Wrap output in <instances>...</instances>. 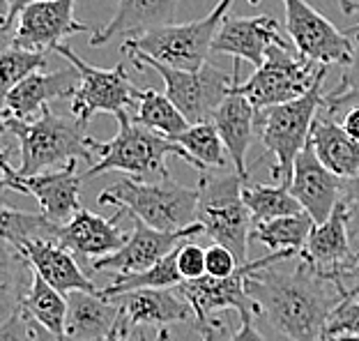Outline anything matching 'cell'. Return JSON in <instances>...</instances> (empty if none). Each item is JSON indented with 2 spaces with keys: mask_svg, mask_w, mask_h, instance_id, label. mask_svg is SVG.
<instances>
[{
  "mask_svg": "<svg viewBox=\"0 0 359 341\" xmlns=\"http://www.w3.org/2000/svg\"><path fill=\"white\" fill-rule=\"evenodd\" d=\"M341 337H359V300L355 297L341 300L325 326V341H337Z\"/></svg>",
  "mask_w": 359,
  "mask_h": 341,
  "instance_id": "cell-37",
  "label": "cell"
},
{
  "mask_svg": "<svg viewBox=\"0 0 359 341\" xmlns=\"http://www.w3.org/2000/svg\"><path fill=\"white\" fill-rule=\"evenodd\" d=\"M339 123H341V127H344L350 136H353L355 141H359V107L348 109L344 116L339 118Z\"/></svg>",
  "mask_w": 359,
  "mask_h": 341,
  "instance_id": "cell-44",
  "label": "cell"
},
{
  "mask_svg": "<svg viewBox=\"0 0 359 341\" xmlns=\"http://www.w3.org/2000/svg\"><path fill=\"white\" fill-rule=\"evenodd\" d=\"M46 53L28 51V48L7 44L0 53V86H3V97L19 86L23 79H28L35 72L46 69Z\"/></svg>",
  "mask_w": 359,
  "mask_h": 341,
  "instance_id": "cell-34",
  "label": "cell"
},
{
  "mask_svg": "<svg viewBox=\"0 0 359 341\" xmlns=\"http://www.w3.org/2000/svg\"><path fill=\"white\" fill-rule=\"evenodd\" d=\"M74 5L76 0H42V3L28 5L16 19L10 44L46 53L55 51L62 39L88 32L90 23L74 19Z\"/></svg>",
  "mask_w": 359,
  "mask_h": 341,
  "instance_id": "cell-15",
  "label": "cell"
},
{
  "mask_svg": "<svg viewBox=\"0 0 359 341\" xmlns=\"http://www.w3.org/2000/svg\"><path fill=\"white\" fill-rule=\"evenodd\" d=\"M313 224L316 222L309 213L276 217L272 222L254 226L251 229V240H258L260 245H265L272 251H290V254L299 256L302 249L306 247Z\"/></svg>",
  "mask_w": 359,
  "mask_h": 341,
  "instance_id": "cell-29",
  "label": "cell"
},
{
  "mask_svg": "<svg viewBox=\"0 0 359 341\" xmlns=\"http://www.w3.org/2000/svg\"><path fill=\"white\" fill-rule=\"evenodd\" d=\"M355 5L359 7V0H355ZM350 32H353V35H359V23H357V26H355L353 30H350Z\"/></svg>",
  "mask_w": 359,
  "mask_h": 341,
  "instance_id": "cell-48",
  "label": "cell"
},
{
  "mask_svg": "<svg viewBox=\"0 0 359 341\" xmlns=\"http://www.w3.org/2000/svg\"><path fill=\"white\" fill-rule=\"evenodd\" d=\"M205 265H208V277H215V279L231 277V274L240 267L233 251L224 245H217V242L205 249Z\"/></svg>",
  "mask_w": 359,
  "mask_h": 341,
  "instance_id": "cell-39",
  "label": "cell"
},
{
  "mask_svg": "<svg viewBox=\"0 0 359 341\" xmlns=\"http://www.w3.org/2000/svg\"><path fill=\"white\" fill-rule=\"evenodd\" d=\"M228 341H265V337L254 326V319H240V328L228 337Z\"/></svg>",
  "mask_w": 359,
  "mask_h": 341,
  "instance_id": "cell-42",
  "label": "cell"
},
{
  "mask_svg": "<svg viewBox=\"0 0 359 341\" xmlns=\"http://www.w3.org/2000/svg\"><path fill=\"white\" fill-rule=\"evenodd\" d=\"M58 226L42 213H23L12 206H3L0 217V233L10 245H19L23 240H51L58 242Z\"/></svg>",
  "mask_w": 359,
  "mask_h": 341,
  "instance_id": "cell-33",
  "label": "cell"
},
{
  "mask_svg": "<svg viewBox=\"0 0 359 341\" xmlns=\"http://www.w3.org/2000/svg\"><path fill=\"white\" fill-rule=\"evenodd\" d=\"M120 321L116 297L102 290H72L67 293V337L74 341H104Z\"/></svg>",
  "mask_w": 359,
  "mask_h": 341,
  "instance_id": "cell-25",
  "label": "cell"
},
{
  "mask_svg": "<svg viewBox=\"0 0 359 341\" xmlns=\"http://www.w3.org/2000/svg\"><path fill=\"white\" fill-rule=\"evenodd\" d=\"M198 233H205L203 231V224L198 222L187 226L182 231L168 233V231L152 229V226L141 222V219L132 217V233H129L125 247L93 261V272H116V274L143 272L154 263H159L164 256H168L175 247H180L182 240L194 238Z\"/></svg>",
  "mask_w": 359,
  "mask_h": 341,
  "instance_id": "cell-14",
  "label": "cell"
},
{
  "mask_svg": "<svg viewBox=\"0 0 359 341\" xmlns=\"http://www.w3.org/2000/svg\"><path fill=\"white\" fill-rule=\"evenodd\" d=\"M359 107V35H355V55L346 65L341 83L325 95L320 111L325 116L339 120L348 109Z\"/></svg>",
  "mask_w": 359,
  "mask_h": 341,
  "instance_id": "cell-35",
  "label": "cell"
},
{
  "mask_svg": "<svg viewBox=\"0 0 359 341\" xmlns=\"http://www.w3.org/2000/svg\"><path fill=\"white\" fill-rule=\"evenodd\" d=\"M196 330L201 332V341H228L226 339L228 326L219 321V319H212V321L201 323V326H196Z\"/></svg>",
  "mask_w": 359,
  "mask_h": 341,
  "instance_id": "cell-41",
  "label": "cell"
},
{
  "mask_svg": "<svg viewBox=\"0 0 359 341\" xmlns=\"http://www.w3.org/2000/svg\"><path fill=\"white\" fill-rule=\"evenodd\" d=\"M272 46H295L292 42H285L279 30V21L272 16H226L215 37L212 51L228 53L233 58L247 60L260 67Z\"/></svg>",
  "mask_w": 359,
  "mask_h": 341,
  "instance_id": "cell-18",
  "label": "cell"
},
{
  "mask_svg": "<svg viewBox=\"0 0 359 341\" xmlns=\"http://www.w3.org/2000/svg\"><path fill=\"white\" fill-rule=\"evenodd\" d=\"M290 192L304 208V213L311 215L316 224H323L344 199V180L318 159L311 145H306L295 161Z\"/></svg>",
  "mask_w": 359,
  "mask_h": 341,
  "instance_id": "cell-19",
  "label": "cell"
},
{
  "mask_svg": "<svg viewBox=\"0 0 359 341\" xmlns=\"http://www.w3.org/2000/svg\"><path fill=\"white\" fill-rule=\"evenodd\" d=\"M288 258H295L290 251H269L267 256H260L256 261L242 263L231 277L226 279H215V277H201L194 281H182L180 283V293L187 297V302L191 305L196 314V326L212 321L217 312L233 309L240 314V319H256V305L247 293V281L251 274H256L265 267L279 265Z\"/></svg>",
  "mask_w": 359,
  "mask_h": 341,
  "instance_id": "cell-10",
  "label": "cell"
},
{
  "mask_svg": "<svg viewBox=\"0 0 359 341\" xmlns=\"http://www.w3.org/2000/svg\"><path fill=\"white\" fill-rule=\"evenodd\" d=\"M350 238H353V251L346 258L344 265L330 274V281L337 286L341 297L359 300V217L353 215V226H350Z\"/></svg>",
  "mask_w": 359,
  "mask_h": 341,
  "instance_id": "cell-36",
  "label": "cell"
},
{
  "mask_svg": "<svg viewBox=\"0 0 359 341\" xmlns=\"http://www.w3.org/2000/svg\"><path fill=\"white\" fill-rule=\"evenodd\" d=\"M350 226H353V210L341 199L330 219H325L323 224H313L306 247L302 249L297 258L306 265H311L318 274L330 279V274L339 265H344L350 251H353Z\"/></svg>",
  "mask_w": 359,
  "mask_h": 341,
  "instance_id": "cell-21",
  "label": "cell"
},
{
  "mask_svg": "<svg viewBox=\"0 0 359 341\" xmlns=\"http://www.w3.org/2000/svg\"><path fill=\"white\" fill-rule=\"evenodd\" d=\"M19 309L30 321H35L37 326L51 332V335L67 339V295L60 293L58 288H53L37 272L32 277L26 297L21 300Z\"/></svg>",
  "mask_w": 359,
  "mask_h": 341,
  "instance_id": "cell-27",
  "label": "cell"
},
{
  "mask_svg": "<svg viewBox=\"0 0 359 341\" xmlns=\"http://www.w3.org/2000/svg\"><path fill=\"white\" fill-rule=\"evenodd\" d=\"M129 55V62L136 69H154L166 83V95L170 102L182 111V116L189 120V125L212 123L217 109L228 97V91L233 86V74L226 76L215 65H203L201 69H175L168 65L154 60L152 55L129 48L125 51Z\"/></svg>",
  "mask_w": 359,
  "mask_h": 341,
  "instance_id": "cell-9",
  "label": "cell"
},
{
  "mask_svg": "<svg viewBox=\"0 0 359 341\" xmlns=\"http://www.w3.org/2000/svg\"><path fill=\"white\" fill-rule=\"evenodd\" d=\"M247 293L260 319L288 341H325L330 314L344 300L327 277L304 261L290 272L272 265L251 274Z\"/></svg>",
  "mask_w": 359,
  "mask_h": 341,
  "instance_id": "cell-1",
  "label": "cell"
},
{
  "mask_svg": "<svg viewBox=\"0 0 359 341\" xmlns=\"http://www.w3.org/2000/svg\"><path fill=\"white\" fill-rule=\"evenodd\" d=\"M32 3H42V0H3V30H10L19 19V14Z\"/></svg>",
  "mask_w": 359,
  "mask_h": 341,
  "instance_id": "cell-40",
  "label": "cell"
},
{
  "mask_svg": "<svg viewBox=\"0 0 359 341\" xmlns=\"http://www.w3.org/2000/svg\"><path fill=\"white\" fill-rule=\"evenodd\" d=\"M35 341H74V339H60V337H55V335H51L48 330H44L42 326H37L35 323Z\"/></svg>",
  "mask_w": 359,
  "mask_h": 341,
  "instance_id": "cell-45",
  "label": "cell"
},
{
  "mask_svg": "<svg viewBox=\"0 0 359 341\" xmlns=\"http://www.w3.org/2000/svg\"><path fill=\"white\" fill-rule=\"evenodd\" d=\"M339 5H341V12H344L346 16H350V14L357 10L355 0H339Z\"/></svg>",
  "mask_w": 359,
  "mask_h": 341,
  "instance_id": "cell-46",
  "label": "cell"
},
{
  "mask_svg": "<svg viewBox=\"0 0 359 341\" xmlns=\"http://www.w3.org/2000/svg\"><path fill=\"white\" fill-rule=\"evenodd\" d=\"M337 341H359V337H341Z\"/></svg>",
  "mask_w": 359,
  "mask_h": 341,
  "instance_id": "cell-49",
  "label": "cell"
},
{
  "mask_svg": "<svg viewBox=\"0 0 359 341\" xmlns=\"http://www.w3.org/2000/svg\"><path fill=\"white\" fill-rule=\"evenodd\" d=\"M76 81H81L76 67H65L51 74L35 72L28 79H23L19 86H14L3 100V118L14 120H32L42 113L48 104L55 100H67L76 93Z\"/></svg>",
  "mask_w": 359,
  "mask_h": 341,
  "instance_id": "cell-20",
  "label": "cell"
},
{
  "mask_svg": "<svg viewBox=\"0 0 359 341\" xmlns=\"http://www.w3.org/2000/svg\"><path fill=\"white\" fill-rule=\"evenodd\" d=\"M309 145L313 148L318 159L327 166L341 180H348L359 170V141H355L339 120L318 111L313 120Z\"/></svg>",
  "mask_w": 359,
  "mask_h": 341,
  "instance_id": "cell-26",
  "label": "cell"
},
{
  "mask_svg": "<svg viewBox=\"0 0 359 341\" xmlns=\"http://www.w3.org/2000/svg\"><path fill=\"white\" fill-rule=\"evenodd\" d=\"M344 201L353 210V215L359 217V170L353 178L344 180Z\"/></svg>",
  "mask_w": 359,
  "mask_h": 341,
  "instance_id": "cell-43",
  "label": "cell"
},
{
  "mask_svg": "<svg viewBox=\"0 0 359 341\" xmlns=\"http://www.w3.org/2000/svg\"><path fill=\"white\" fill-rule=\"evenodd\" d=\"M323 81L325 74L318 79L311 91L295 102L258 111V139L274 157L272 178L276 185H290L299 152L309 145L313 120L325 102Z\"/></svg>",
  "mask_w": 359,
  "mask_h": 341,
  "instance_id": "cell-5",
  "label": "cell"
},
{
  "mask_svg": "<svg viewBox=\"0 0 359 341\" xmlns=\"http://www.w3.org/2000/svg\"><path fill=\"white\" fill-rule=\"evenodd\" d=\"M173 141L189 152L191 166L196 170H201V173H208V170H224L228 150L215 123L191 125L187 132L177 134Z\"/></svg>",
  "mask_w": 359,
  "mask_h": 341,
  "instance_id": "cell-31",
  "label": "cell"
},
{
  "mask_svg": "<svg viewBox=\"0 0 359 341\" xmlns=\"http://www.w3.org/2000/svg\"><path fill=\"white\" fill-rule=\"evenodd\" d=\"M10 245V242H7ZM19 254L30 263L39 277H44L60 293L72 290H97L95 281L88 277L86 270L76 261V256L69 249H65L58 242L51 240H23L19 245H12Z\"/></svg>",
  "mask_w": 359,
  "mask_h": 341,
  "instance_id": "cell-22",
  "label": "cell"
},
{
  "mask_svg": "<svg viewBox=\"0 0 359 341\" xmlns=\"http://www.w3.org/2000/svg\"><path fill=\"white\" fill-rule=\"evenodd\" d=\"M285 30L297 53L318 65H348L355 55V35L341 32L306 0H281Z\"/></svg>",
  "mask_w": 359,
  "mask_h": 341,
  "instance_id": "cell-12",
  "label": "cell"
},
{
  "mask_svg": "<svg viewBox=\"0 0 359 341\" xmlns=\"http://www.w3.org/2000/svg\"><path fill=\"white\" fill-rule=\"evenodd\" d=\"M231 5L233 0H219L215 10L198 21L173 23V26H161L127 37V42L122 44V53L136 48L168 67L189 72L201 69L203 65H208V53L212 51L217 32L231 12Z\"/></svg>",
  "mask_w": 359,
  "mask_h": 341,
  "instance_id": "cell-7",
  "label": "cell"
},
{
  "mask_svg": "<svg viewBox=\"0 0 359 341\" xmlns=\"http://www.w3.org/2000/svg\"><path fill=\"white\" fill-rule=\"evenodd\" d=\"M104 341H111V339H109V337H106V339H104Z\"/></svg>",
  "mask_w": 359,
  "mask_h": 341,
  "instance_id": "cell-51",
  "label": "cell"
},
{
  "mask_svg": "<svg viewBox=\"0 0 359 341\" xmlns=\"http://www.w3.org/2000/svg\"><path fill=\"white\" fill-rule=\"evenodd\" d=\"M212 123L217 125L222 141L228 150V157L233 159L235 173H238L244 182H249V170H247V152L251 143L258 136V111L247 97L228 93V97L222 102V107L217 109Z\"/></svg>",
  "mask_w": 359,
  "mask_h": 341,
  "instance_id": "cell-23",
  "label": "cell"
},
{
  "mask_svg": "<svg viewBox=\"0 0 359 341\" xmlns=\"http://www.w3.org/2000/svg\"><path fill=\"white\" fill-rule=\"evenodd\" d=\"M120 321L116 330L122 337L141 326L168 328L173 323H196V314L180 288H138L116 295Z\"/></svg>",
  "mask_w": 359,
  "mask_h": 341,
  "instance_id": "cell-16",
  "label": "cell"
},
{
  "mask_svg": "<svg viewBox=\"0 0 359 341\" xmlns=\"http://www.w3.org/2000/svg\"><path fill=\"white\" fill-rule=\"evenodd\" d=\"M180 245H182V242H180ZM177 249L180 247H175L168 256H164L159 263H154L152 267H148V270H143V272L116 274V277L111 279V283H106L102 288V295L116 297V295L129 293V290H138V288H175V286H180L184 279L177 267Z\"/></svg>",
  "mask_w": 359,
  "mask_h": 341,
  "instance_id": "cell-32",
  "label": "cell"
},
{
  "mask_svg": "<svg viewBox=\"0 0 359 341\" xmlns=\"http://www.w3.org/2000/svg\"><path fill=\"white\" fill-rule=\"evenodd\" d=\"M242 199L247 203L254 226L272 222L276 217L304 213L299 201L292 196L290 185H260V182H244Z\"/></svg>",
  "mask_w": 359,
  "mask_h": 341,
  "instance_id": "cell-30",
  "label": "cell"
},
{
  "mask_svg": "<svg viewBox=\"0 0 359 341\" xmlns=\"http://www.w3.org/2000/svg\"><path fill=\"white\" fill-rule=\"evenodd\" d=\"M177 267L180 274H182L184 281H194L201 279L208 274V265H205V249L201 245H196L191 238L182 240V245L177 249Z\"/></svg>",
  "mask_w": 359,
  "mask_h": 341,
  "instance_id": "cell-38",
  "label": "cell"
},
{
  "mask_svg": "<svg viewBox=\"0 0 359 341\" xmlns=\"http://www.w3.org/2000/svg\"><path fill=\"white\" fill-rule=\"evenodd\" d=\"M100 206H113L159 231H182L198 222V187H184L170 178L157 182L120 178L100 194Z\"/></svg>",
  "mask_w": 359,
  "mask_h": 341,
  "instance_id": "cell-4",
  "label": "cell"
},
{
  "mask_svg": "<svg viewBox=\"0 0 359 341\" xmlns=\"http://www.w3.org/2000/svg\"><path fill=\"white\" fill-rule=\"evenodd\" d=\"M247 3H249V5H258V3H260V0H247Z\"/></svg>",
  "mask_w": 359,
  "mask_h": 341,
  "instance_id": "cell-50",
  "label": "cell"
},
{
  "mask_svg": "<svg viewBox=\"0 0 359 341\" xmlns=\"http://www.w3.org/2000/svg\"><path fill=\"white\" fill-rule=\"evenodd\" d=\"M136 123L152 129L166 139L173 141L177 134L187 132L191 125L189 120L182 116L168 95H161L152 88H136Z\"/></svg>",
  "mask_w": 359,
  "mask_h": 341,
  "instance_id": "cell-28",
  "label": "cell"
},
{
  "mask_svg": "<svg viewBox=\"0 0 359 341\" xmlns=\"http://www.w3.org/2000/svg\"><path fill=\"white\" fill-rule=\"evenodd\" d=\"M3 127L19 143V170L21 175H37L48 168L65 166L69 161H93L88 148V125L76 118H62L46 107L32 120L3 118Z\"/></svg>",
  "mask_w": 359,
  "mask_h": 341,
  "instance_id": "cell-3",
  "label": "cell"
},
{
  "mask_svg": "<svg viewBox=\"0 0 359 341\" xmlns=\"http://www.w3.org/2000/svg\"><path fill=\"white\" fill-rule=\"evenodd\" d=\"M180 0H118V10L102 30L90 35V46H104L118 35H141L161 26H173Z\"/></svg>",
  "mask_w": 359,
  "mask_h": 341,
  "instance_id": "cell-24",
  "label": "cell"
},
{
  "mask_svg": "<svg viewBox=\"0 0 359 341\" xmlns=\"http://www.w3.org/2000/svg\"><path fill=\"white\" fill-rule=\"evenodd\" d=\"M55 51L65 60H69V65L76 67L81 76L76 93L72 97V118H76L79 123L88 125L95 113H113V116H118L120 111H127V107L136 104V88L127 76L125 62L102 69L88 65L67 44L55 46Z\"/></svg>",
  "mask_w": 359,
  "mask_h": 341,
  "instance_id": "cell-11",
  "label": "cell"
},
{
  "mask_svg": "<svg viewBox=\"0 0 359 341\" xmlns=\"http://www.w3.org/2000/svg\"><path fill=\"white\" fill-rule=\"evenodd\" d=\"M81 178L76 161H69L67 166L58 170H44L37 175H21L10 164L7 152L3 155V187L5 189L26 194L37 201L42 215L55 224H67L81 210Z\"/></svg>",
  "mask_w": 359,
  "mask_h": 341,
  "instance_id": "cell-13",
  "label": "cell"
},
{
  "mask_svg": "<svg viewBox=\"0 0 359 341\" xmlns=\"http://www.w3.org/2000/svg\"><path fill=\"white\" fill-rule=\"evenodd\" d=\"M122 210H118L111 219L100 217L90 210L81 208L67 224L58 226V245L69 249L76 256L81 267L93 270V261L102 256H109L120 247H125L129 233L118 226Z\"/></svg>",
  "mask_w": 359,
  "mask_h": 341,
  "instance_id": "cell-17",
  "label": "cell"
},
{
  "mask_svg": "<svg viewBox=\"0 0 359 341\" xmlns=\"http://www.w3.org/2000/svg\"><path fill=\"white\" fill-rule=\"evenodd\" d=\"M150 341H170V332H168V328H157V335H154Z\"/></svg>",
  "mask_w": 359,
  "mask_h": 341,
  "instance_id": "cell-47",
  "label": "cell"
},
{
  "mask_svg": "<svg viewBox=\"0 0 359 341\" xmlns=\"http://www.w3.org/2000/svg\"><path fill=\"white\" fill-rule=\"evenodd\" d=\"M323 74H327V65L304 58L295 46H272L265 62L256 67L254 74L244 83L233 81L228 93L247 97L256 111H263L304 97Z\"/></svg>",
  "mask_w": 359,
  "mask_h": 341,
  "instance_id": "cell-8",
  "label": "cell"
},
{
  "mask_svg": "<svg viewBox=\"0 0 359 341\" xmlns=\"http://www.w3.org/2000/svg\"><path fill=\"white\" fill-rule=\"evenodd\" d=\"M118 134L111 141H100L95 136H88V148L93 155H97V164H90L86 173H81L83 180L90 178L111 173V170H122L129 178L136 180H148L157 175L159 180L168 178L166 157L175 155L184 159L191 166V157L182 145L166 139L152 129L136 123L134 116L127 111L118 113ZM150 182V180H148Z\"/></svg>",
  "mask_w": 359,
  "mask_h": 341,
  "instance_id": "cell-2",
  "label": "cell"
},
{
  "mask_svg": "<svg viewBox=\"0 0 359 341\" xmlns=\"http://www.w3.org/2000/svg\"><path fill=\"white\" fill-rule=\"evenodd\" d=\"M244 180L238 173H201L198 182V224L205 235L217 245L228 247L238 258L247 263L254 219L242 199Z\"/></svg>",
  "mask_w": 359,
  "mask_h": 341,
  "instance_id": "cell-6",
  "label": "cell"
}]
</instances>
